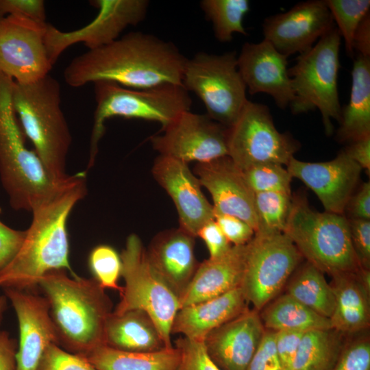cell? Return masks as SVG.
I'll use <instances>...</instances> for the list:
<instances>
[{
    "label": "cell",
    "instance_id": "bcb514c9",
    "mask_svg": "<svg viewBox=\"0 0 370 370\" xmlns=\"http://www.w3.org/2000/svg\"><path fill=\"white\" fill-rule=\"evenodd\" d=\"M305 332L293 330L276 331L275 345L282 370H289Z\"/></svg>",
    "mask_w": 370,
    "mask_h": 370
},
{
    "label": "cell",
    "instance_id": "2e32d148",
    "mask_svg": "<svg viewBox=\"0 0 370 370\" xmlns=\"http://www.w3.org/2000/svg\"><path fill=\"white\" fill-rule=\"evenodd\" d=\"M333 26L325 0H310L265 18L262 32L264 39L288 58L308 51Z\"/></svg>",
    "mask_w": 370,
    "mask_h": 370
},
{
    "label": "cell",
    "instance_id": "5bb4252c",
    "mask_svg": "<svg viewBox=\"0 0 370 370\" xmlns=\"http://www.w3.org/2000/svg\"><path fill=\"white\" fill-rule=\"evenodd\" d=\"M90 5L98 13L88 24L78 29L62 32L47 23L45 42L53 66L59 56L71 45L82 42L88 50L107 45L118 38L130 25H137L147 15V0H93Z\"/></svg>",
    "mask_w": 370,
    "mask_h": 370
},
{
    "label": "cell",
    "instance_id": "74e56055",
    "mask_svg": "<svg viewBox=\"0 0 370 370\" xmlns=\"http://www.w3.org/2000/svg\"><path fill=\"white\" fill-rule=\"evenodd\" d=\"M36 370H97L85 356L51 343L45 351Z\"/></svg>",
    "mask_w": 370,
    "mask_h": 370
},
{
    "label": "cell",
    "instance_id": "7dc6e473",
    "mask_svg": "<svg viewBox=\"0 0 370 370\" xmlns=\"http://www.w3.org/2000/svg\"><path fill=\"white\" fill-rule=\"evenodd\" d=\"M25 235V230H14L0 220V271L15 256L23 242Z\"/></svg>",
    "mask_w": 370,
    "mask_h": 370
},
{
    "label": "cell",
    "instance_id": "8fae6325",
    "mask_svg": "<svg viewBox=\"0 0 370 370\" xmlns=\"http://www.w3.org/2000/svg\"><path fill=\"white\" fill-rule=\"evenodd\" d=\"M302 256L284 233H255L245 245L240 288L247 302L261 310L280 292Z\"/></svg>",
    "mask_w": 370,
    "mask_h": 370
},
{
    "label": "cell",
    "instance_id": "8d00e7d4",
    "mask_svg": "<svg viewBox=\"0 0 370 370\" xmlns=\"http://www.w3.org/2000/svg\"><path fill=\"white\" fill-rule=\"evenodd\" d=\"M88 266L94 279L103 289L121 291L118 281L121 276V259L112 247L99 245L94 247L89 254Z\"/></svg>",
    "mask_w": 370,
    "mask_h": 370
},
{
    "label": "cell",
    "instance_id": "277c9868",
    "mask_svg": "<svg viewBox=\"0 0 370 370\" xmlns=\"http://www.w3.org/2000/svg\"><path fill=\"white\" fill-rule=\"evenodd\" d=\"M13 82L0 73V180L11 207L32 212L70 185L77 173L54 179L35 151L27 147L12 104Z\"/></svg>",
    "mask_w": 370,
    "mask_h": 370
},
{
    "label": "cell",
    "instance_id": "836d02e7",
    "mask_svg": "<svg viewBox=\"0 0 370 370\" xmlns=\"http://www.w3.org/2000/svg\"><path fill=\"white\" fill-rule=\"evenodd\" d=\"M292 202L291 194L265 192L254 194L257 219L255 232L260 234L283 233Z\"/></svg>",
    "mask_w": 370,
    "mask_h": 370
},
{
    "label": "cell",
    "instance_id": "ba28073f",
    "mask_svg": "<svg viewBox=\"0 0 370 370\" xmlns=\"http://www.w3.org/2000/svg\"><path fill=\"white\" fill-rule=\"evenodd\" d=\"M341 36L334 25L308 51L299 54L288 69L295 98L293 114L318 109L327 135L333 132L332 119L340 122L341 110L337 79Z\"/></svg>",
    "mask_w": 370,
    "mask_h": 370
},
{
    "label": "cell",
    "instance_id": "f546056e",
    "mask_svg": "<svg viewBox=\"0 0 370 370\" xmlns=\"http://www.w3.org/2000/svg\"><path fill=\"white\" fill-rule=\"evenodd\" d=\"M262 310L260 317L267 330L306 332L333 328L330 319L319 314L287 293Z\"/></svg>",
    "mask_w": 370,
    "mask_h": 370
},
{
    "label": "cell",
    "instance_id": "f5cc1de1",
    "mask_svg": "<svg viewBox=\"0 0 370 370\" xmlns=\"http://www.w3.org/2000/svg\"><path fill=\"white\" fill-rule=\"evenodd\" d=\"M7 298L5 295L0 296V321L5 310Z\"/></svg>",
    "mask_w": 370,
    "mask_h": 370
},
{
    "label": "cell",
    "instance_id": "4dcf8cb0",
    "mask_svg": "<svg viewBox=\"0 0 370 370\" xmlns=\"http://www.w3.org/2000/svg\"><path fill=\"white\" fill-rule=\"evenodd\" d=\"M341 333L334 328L305 332L289 370H332L344 347Z\"/></svg>",
    "mask_w": 370,
    "mask_h": 370
},
{
    "label": "cell",
    "instance_id": "9a60e30c",
    "mask_svg": "<svg viewBox=\"0 0 370 370\" xmlns=\"http://www.w3.org/2000/svg\"><path fill=\"white\" fill-rule=\"evenodd\" d=\"M227 128L207 114L184 111L151 138L160 155L188 164L208 162L227 156Z\"/></svg>",
    "mask_w": 370,
    "mask_h": 370
},
{
    "label": "cell",
    "instance_id": "60d3db41",
    "mask_svg": "<svg viewBox=\"0 0 370 370\" xmlns=\"http://www.w3.org/2000/svg\"><path fill=\"white\" fill-rule=\"evenodd\" d=\"M276 331L265 329L247 370H282L275 345Z\"/></svg>",
    "mask_w": 370,
    "mask_h": 370
},
{
    "label": "cell",
    "instance_id": "d590c367",
    "mask_svg": "<svg viewBox=\"0 0 370 370\" xmlns=\"http://www.w3.org/2000/svg\"><path fill=\"white\" fill-rule=\"evenodd\" d=\"M254 193L282 192L291 194L292 176L283 165L262 163L242 171Z\"/></svg>",
    "mask_w": 370,
    "mask_h": 370
},
{
    "label": "cell",
    "instance_id": "6da1fadb",
    "mask_svg": "<svg viewBox=\"0 0 370 370\" xmlns=\"http://www.w3.org/2000/svg\"><path fill=\"white\" fill-rule=\"evenodd\" d=\"M186 61L173 43L135 32L76 56L63 75L67 85L73 88L98 81L113 82L133 89L166 84L182 85Z\"/></svg>",
    "mask_w": 370,
    "mask_h": 370
},
{
    "label": "cell",
    "instance_id": "681fc988",
    "mask_svg": "<svg viewBox=\"0 0 370 370\" xmlns=\"http://www.w3.org/2000/svg\"><path fill=\"white\" fill-rule=\"evenodd\" d=\"M344 152L361 168L370 171V135L349 143Z\"/></svg>",
    "mask_w": 370,
    "mask_h": 370
},
{
    "label": "cell",
    "instance_id": "603a6c76",
    "mask_svg": "<svg viewBox=\"0 0 370 370\" xmlns=\"http://www.w3.org/2000/svg\"><path fill=\"white\" fill-rule=\"evenodd\" d=\"M195 238L180 227L167 230L156 235L146 250L153 270L178 298L199 264L194 252Z\"/></svg>",
    "mask_w": 370,
    "mask_h": 370
},
{
    "label": "cell",
    "instance_id": "ffe728a7",
    "mask_svg": "<svg viewBox=\"0 0 370 370\" xmlns=\"http://www.w3.org/2000/svg\"><path fill=\"white\" fill-rule=\"evenodd\" d=\"M194 173L201 186L211 195L214 214L236 217L247 223L256 232L254 193L245 181L242 170L228 156L198 162L195 166Z\"/></svg>",
    "mask_w": 370,
    "mask_h": 370
},
{
    "label": "cell",
    "instance_id": "4316f807",
    "mask_svg": "<svg viewBox=\"0 0 370 370\" xmlns=\"http://www.w3.org/2000/svg\"><path fill=\"white\" fill-rule=\"evenodd\" d=\"M336 138L352 143L370 135V58L358 55L352 71L349 103L342 109Z\"/></svg>",
    "mask_w": 370,
    "mask_h": 370
},
{
    "label": "cell",
    "instance_id": "ee69618b",
    "mask_svg": "<svg viewBox=\"0 0 370 370\" xmlns=\"http://www.w3.org/2000/svg\"><path fill=\"white\" fill-rule=\"evenodd\" d=\"M9 15H20L37 22H47L42 0H0V18Z\"/></svg>",
    "mask_w": 370,
    "mask_h": 370
},
{
    "label": "cell",
    "instance_id": "7402d4cb",
    "mask_svg": "<svg viewBox=\"0 0 370 370\" xmlns=\"http://www.w3.org/2000/svg\"><path fill=\"white\" fill-rule=\"evenodd\" d=\"M265 328L258 311H245L211 331L204 343L221 370H247Z\"/></svg>",
    "mask_w": 370,
    "mask_h": 370
},
{
    "label": "cell",
    "instance_id": "30bf717a",
    "mask_svg": "<svg viewBox=\"0 0 370 370\" xmlns=\"http://www.w3.org/2000/svg\"><path fill=\"white\" fill-rule=\"evenodd\" d=\"M236 51L221 55L199 52L187 59L182 85L203 102L206 114L226 127L234 124L247 102Z\"/></svg>",
    "mask_w": 370,
    "mask_h": 370
},
{
    "label": "cell",
    "instance_id": "8992f818",
    "mask_svg": "<svg viewBox=\"0 0 370 370\" xmlns=\"http://www.w3.org/2000/svg\"><path fill=\"white\" fill-rule=\"evenodd\" d=\"M285 234L307 262L332 276L360 267L354 253L349 220L343 214L312 209L305 197L292 199Z\"/></svg>",
    "mask_w": 370,
    "mask_h": 370
},
{
    "label": "cell",
    "instance_id": "f907efd6",
    "mask_svg": "<svg viewBox=\"0 0 370 370\" xmlns=\"http://www.w3.org/2000/svg\"><path fill=\"white\" fill-rule=\"evenodd\" d=\"M16 341L9 333L0 331V370H16Z\"/></svg>",
    "mask_w": 370,
    "mask_h": 370
},
{
    "label": "cell",
    "instance_id": "cb8c5ba5",
    "mask_svg": "<svg viewBox=\"0 0 370 370\" xmlns=\"http://www.w3.org/2000/svg\"><path fill=\"white\" fill-rule=\"evenodd\" d=\"M245 252V245H232L223 256L199 263L188 286L178 298L180 308L219 297L240 287Z\"/></svg>",
    "mask_w": 370,
    "mask_h": 370
},
{
    "label": "cell",
    "instance_id": "b9f144b4",
    "mask_svg": "<svg viewBox=\"0 0 370 370\" xmlns=\"http://www.w3.org/2000/svg\"><path fill=\"white\" fill-rule=\"evenodd\" d=\"M352 247L360 268L370 269V220L348 219Z\"/></svg>",
    "mask_w": 370,
    "mask_h": 370
},
{
    "label": "cell",
    "instance_id": "ac0fdd59",
    "mask_svg": "<svg viewBox=\"0 0 370 370\" xmlns=\"http://www.w3.org/2000/svg\"><path fill=\"white\" fill-rule=\"evenodd\" d=\"M292 177L312 190L325 212L343 214L358 184L362 168L342 151L333 160L308 162L293 157L286 164Z\"/></svg>",
    "mask_w": 370,
    "mask_h": 370
},
{
    "label": "cell",
    "instance_id": "7c38bea8",
    "mask_svg": "<svg viewBox=\"0 0 370 370\" xmlns=\"http://www.w3.org/2000/svg\"><path fill=\"white\" fill-rule=\"evenodd\" d=\"M299 147L290 134L277 130L267 106L249 100L227 128V156L242 171L262 163L286 165Z\"/></svg>",
    "mask_w": 370,
    "mask_h": 370
},
{
    "label": "cell",
    "instance_id": "7a4b0ae2",
    "mask_svg": "<svg viewBox=\"0 0 370 370\" xmlns=\"http://www.w3.org/2000/svg\"><path fill=\"white\" fill-rule=\"evenodd\" d=\"M86 172L53 199L34 210L23 242L10 263L0 271V287L33 291L49 272L64 269L78 277L69 262L67 221L86 194Z\"/></svg>",
    "mask_w": 370,
    "mask_h": 370
},
{
    "label": "cell",
    "instance_id": "44dd1931",
    "mask_svg": "<svg viewBox=\"0 0 370 370\" xmlns=\"http://www.w3.org/2000/svg\"><path fill=\"white\" fill-rule=\"evenodd\" d=\"M237 64L249 94H268L282 109L294 101L287 57L269 41L245 42L237 57Z\"/></svg>",
    "mask_w": 370,
    "mask_h": 370
},
{
    "label": "cell",
    "instance_id": "83f0119b",
    "mask_svg": "<svg viewBox=\"0 0 370 370\" xmlns=\"http://www.w3.org/2000/svg\"><path fill=\"white\" fill-rule=\"evenodd\" d=\"M335 297L330 320L332 328L341 332H354L369 324V294L364 289L355 273L332 275L330 284Z\"/></svg>",
    "mask_w": 370,
    "mask_h": 370
},
{
    "label": "cell",
    "instance_id": "4fadbf2b",
    "mask_svg": "<svg viewBox=\"0 0 370 370\" xmlns=\"http://www.w3.org/2000/svg\"><path fill=\"white\" fill-rule=\"evenodd\" d=\"M47 25L20 15L0 18V73L21 84L49 75Z\"/></svg>",
    "mask_w": 370,
    "mask_h": 370
},
{
    "label": "cell",
    "instance_id": "f35d334b",
    "mask_svg": "<svg viewBox=\"0 0 370 370\" xmlns=\"http://www.w3.org/2000/svg\"><path fill=\"white\" fill-rule=\"evenodd\" d=\"M175 343L180 354V370H221L210 357L204 341L180 336Z\"/></svg>",
    "mask_w": 370,
    "mask_h": 370
},
{
    "label": "cell",
    "instance_id": "484cf974",
    "mask_svg": "<svg viewBox=\"0 0 370 370\" xmlns=\"http://www.w3.org/2000/svg\"><path fill=\"white\" fill-rule=\"evenodd\" d=\"M104 345L121 351L149 352L166 347L151 317L140 310L123 313L113 311L104 328Z\"/></svg>",
    "mask_w": 370,
    "mask_h": 370
},
{
    "label": "cell",
    "instance_id": "ab89813d",
    "mask_svg": "<svg viewBox=\"0 0 370 370\" xmlns=\"http://www.w3.org/2000/svg\"><path fill=\"white\" fill-rule=\"evenodd\" d=\"M332 370H370L369 340H358L344 345Z\"/></svg>",
    "mask_w": 370,
    "mask_h": 370
},
{
    "label": "cell",
    "instance_id": "5b68a950",
    "mask_svg": "<svg viewBox=\"0 0 370 370\" xmlns=\"http://www.w3.org/2000/svg\"><path fill=\"white\" fill-rule=\"evenodd\" d=\"M59 82L48 75L32 83L13 82L11 99L13 109L25 136L49 174L64 180L66 157L72 137L61 108Z\"/></svg>",
    "mask_w": 370,
    "mask_h": 370
},
{
    "label": "cell",
    "instance_id": "d6a6232c",
    "mask_svg": "<svg viewBox=\"0 0 370 370\" xmlns=\"http://www.w3.org/2000/svg\"><path fill=\"white\" fill-rule=\"evenodd\" d=\"M201 9L213 27L216 38L230 42L234 33L247 35L243 18L249 10L247 0H202Z\"/></svg>",
    "mask_w": 370,
    "mask_h": 370
},
{
    "label": "cell",
    "instance_id": "c3c4849f",
    "mask_svg": "<svg viewBox=\"0 0 370 370\" xmlns=\"http://www.w3.org/2000/svg\"><path fill=\"white\" fill-rule=\"evenodd\" d=\"M345 211L349 219L370 220V183L364 182L350 197Z\"/></svg>",
    "mask_w": 370,
    "mask_h": 370
},
{
    "label": "cell",
    "instance_id": "e0dca14e",
    "mask_svg": "<svg viewBox=\"0 0 370 370\" xmlns=\"http://www.w3.org/2000/svg\"><path fill=\"white\" fill-rule=\"evenodd\" d=\"M5 296L14 309L19 330L16 370H36L51 343L58 344L57 332L44 295L34 291L5 288Z\"/></svg>",
    "mask_w": 370,
    "mask_h": 370
},
{
    "label": "cell",
    "instance_id": "816d5d0a",
    "mask_svg": "<svg viewBox=\"0 0 370 370\" xmlns=\"http://www.w3.org/2000/svg\"><path fill=\"white\" fill-rule=\"evenodd\" d=\"M354 51L358 55L370 58V14L369 13L358 25L353 39Z\"/></svg>",
    "mask_w": 370,
    "mask_h": 370
},
{
    "label": "cell",
    "instance_id": "1f68e13d",
    "mask_svg": "<svg viewBox=\"0 0 370 370\" xmlns=\"http://www.w3.org/2000/svg\"><path fill=\"white\" fill-rule=\"evenodd\" d=\"M287 294L319 314L330 319L335 297L323 273L309 262L293 275L287 286Z\"/></svg>",
    "mask_w": 370,
    "mask_h": 370
},
{
    "label": "cell",
    "instance_id": "52a82bcc",
    "mask_svg": "<svg viewBox=\"0 0 370 370\" xmlns=\"http://www.w3.org/2000/svg\"><path fill=\"white\" fill-rule=\"evenodd\" d=\"M94 84L96 108L91 132L88 169L95 163L106 121L114 116L158 121L165 127L180 113L190 110L192 101L182 84L133 89L110 81Z\"/></svg>",
    "mask_w": 370,
    "mask_h": 370
},
{
    "label": "cell",
    "instance_id": "9c48e42d",
    "mask_svg": "<svg viewBox=\"0 0 370 370\" xmlns=\"http://www.w3.org/2000/svg\"><path fill=\"white\" fill-rule=\"evenodd\" d=\"M120 256L125 285L119 291L120 301L113 312L132 310L146 312L157 326L166 347H173L171 327L180 308L178 297L151 268L136 234L129 235Z\"/></svg>",
    "mask_w": 370,
    "mask_h": 370
},
{
    "label": "cell",
    "instance_id": "3957f363",
    "mask_svg": "<svg viewBox=\"0 0 370 370\" xmlns=\"http://www.w3.org/2000/svg\"><path fill=\"white\" fill-rule=\"evenodd\" d=\"M67 272L64 269L49 272L38 286L48 301L58 345L86 357L104 345L105 325L112 304L94 278L70 277Z\"/></svg>",
    "mask_w": 370,
    "mask_h": 370
},
{
    "label": "cell",
    "instance_id": "d6986e66",
    "mask_svg": "<svg viewBox=\"0 0 370 370\" xmlns=\"http://www.w3.org/2000/svg\"><path fill=\"white\" fill-rule=\"evenodd\" d=\"M152 175L171 197L180 228L196 237L204 224L214 219L213 206L204 196L198 178L187 163L159 155L152 166Z\"/></svg>",
    "mask_w": 370,
    "mask_h": 370
},
{
    "label": "cell",
    "instance_id": "e575fe53",
    "mask_svg": "<svg viewBox=\"0 0 370 370\" xmlns=\"http://www.w3.org/2000/svg\"><path fill=\"white\" fill-rule=\"evenodd\" d=\"M333 21L343 38L347 52L354 55L353 39L362 20L369 13V0H325Z\"/></svg>",
    "mask_w": 370,
    "mask_h": 370
},
{
    "label": "cell",
    "instance_id": "f6af8a7d",
    "mask_svg": "<svg viewBox=\"0 0 370 370\" xmlns=\"http://www.w3.org/2000/svg\"><path fill=\"white\" fill-rule=\"evenodd\" d=\"M197 236L205 243L209 251V258L211 259L223 256L232 246L214 219L204 224L198 231Z\"/></svg>",
    "mask_w": 370,
    "mask_h": 370
},
{
    "label": "cell",
    "instance_id": "7bdbcfd3",
    "mask_svg": "<svg viewBox=\"0 0 370 370\" xmlns=\"http://www.w3.org/2000/svg\"><path fill=\"white\" fill-rule=\"evenodd\" d=\"M214 220L233 245H246L255 234L254 230L247 223L236 217L214 214Z\"/></svg>",
    "mask_w": 370,
    "mask_h": 370
},
{
    "label": "cell",
    "instance_id": "d4e9b609",
    "mask_svg": "<svg viewBox=\"0 0 370 370\" xmlns=\"http://www.w3.org/2000/svg\"><path fill=\"white\" fill-rule=\"evenodd\" d=\"M247 303L238 287L219 297L181 308L173 321L171 334L204 341L211 331L247 309Z\"/></svg>",
    "mask_w": 370,
    "mask_h": 370
},
{
    "label": "cell",
    "instance_id": "f1b7e54d",
    "mask_svg": "<svg viewBox=\"0 0 370 370\" xmlns=\"http://www.w3.org/2000/svg\"><path fill=\"white\" fill-rule=\"evenodd\" d=\"M86 358L97 370H180V354L175 347L135 352L102 345Z\"/></svg>",
    "mask_w": 370,
    "mask_h": 370
}]
</instances>
